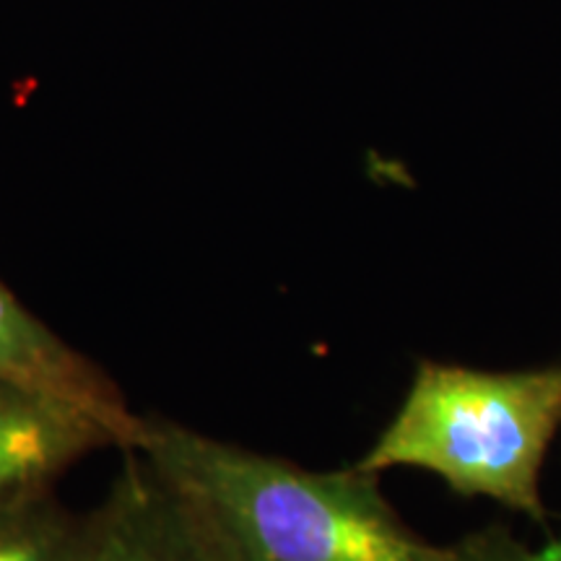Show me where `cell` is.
<instances>
[{"label":"cell","instance_id":"obj_1","mask_svg":"<svg viewBox=\"0 0 561 561\" xmlns=\"http://www.w3.org/2000/svg\"><path fill=\"white\" fill-rule=\"evenodd\" d=\"M133 455L157 476L208 561H450L392 512L377 473L307 471L140 413Z\"/></svg>","mask_w":561,"mask_h":561},{"label":"cell","instance_id":"obj_2","mask_svg":"<svg viewBox=\"0 0 561 561\" xmlns=\"http://www.w3.org/2000/svg\"><path fill=\"white\" fill-rule=\"evenodd\" d=\"M561 426V367L481 371L424 362L359 471L426 468L468 496L546 523L541 468Z\"/></svg>","mask_w":561,"mask_h":561},{"label":"cell","instance_id":"obj_3","mask_svg":"<svg viewBox=\"0 0 561 561\" xmlns=\"http://www.w3.org/2000/svg\"><path fill=\"white\" fill-rule=\"evenodd\" d=\"M123 450L107 421L50 390L0 380V512L55 491L94 453Z\"/></svg>","mask_w":561,"mask_h":561},{"label":"cell","instance_id":"obj_4","mask_svg":"<svg viewBox=\"0 0 561 561\" xmlns=\"http://www.w3.org/2000/svg\"><path fill=\"white\" fill-rule=\"evenodd\" d=\"M0 380L50 390L94 411L133 450L140 413L125 401L121 385L100 364L55 333L0 278Z\"/></svg>","mask_w":561,"mask_h":561},{"label":"cell","instance_id":"obj_5","mask_svg":"<svg viewBox=\"0 0 561 561\" xmlns=\"http://www.w3.org/2000/svg\"><path fill=\"white\" fill-rule=\"evenodd\" d=\"M125 455L128 462L102 502L83 512L73 561H208L151 468Z\"/></svg>","mask_w":561,"mask_h":561},{"label":"cell","instance_id":"obj_6","mask_svg":"<svg viewBox=\"0 0 561 561\" xmlns=\"http://www.w3.org/2000/svg\"><path fill=\"white\" fill-rule=\"evenodd\" d=\"M81 533L83 512L47 491L0 512V561H73Z\"/></svg>","mask_w":561,"mask_h":561},{"label":"cell","instance_id":"obj_7","mask_svg":"<svg viewBox=\"0 0 561 561\" xmlns=\"http://www.w3.org/2000/svg\"><path fill=\"white\" fill-rule=\"evenodd\" d=\"M450 561H561V538L541 551H533L515 541L510 530L491 525L455 543Z\"/></svg>","mask_w":561,"mask_h":561}]
</instances>
